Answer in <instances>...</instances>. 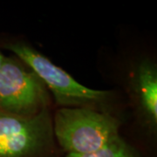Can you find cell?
<instances>
[{
	"instance_id": "cell-1",
	"label": "cell",
	"mask_w": 157,
	"mask_h": 157,
	"mask_svg": "<svg viewBox=\"0 0 157 157\" xmlns=\"http://www.w3.org/2000/svg\"><path fill=\"white\" fill-rule=\"evenodd\" d=\"M97 67L126 105L121 135L145 157L157 152V43L154 35L122 27L115 45L99 52Z\"/></svg>"
},
{
	"instance_id": "cell-2",
	"label": "cell",
	"mask_w": 157,
	"mask_h": 157,
	"mask_svg": "<svg viewBox=\"0 0 157 157\" xmlns=\"http://www.w3.org/2000/svg\"><path fill=\"white\" fill-rule=\"evenodd\" d=\"M0 50L18 57L33 70L49 90L55 109L69 107L95 110L118 118L123 126L126 105L117 90L94 89L80 84L21 34L0 33Z\"/></svg>"
},
{
	"instance_id": "cell-3",
	"label": "cell",
	"mask_w": 157,
	"mask_h": 157,
	"mask_svg": "<svg viewBox=\"0 0 157 157\" xmlns=\"http://www.w3.org/2000/svg\"><path fill=\"white\" fill-rule=\"evenodd\" d=\"M122 122L110 114L87 108H56L52 130L64 155L95 152L121 136Z\"/></svg>"
},
{
	"instance_id": "cell-4",
	"label": "cell",
	"mask_w": 157,
	"mask_h": 157,
	"mask_svg": "<svg viewBox=\"0 0 157 157\" xmlns=\"http://www.w3.org/2000/svg\"><path fill=\"white\" fill-rule=\"evenodd\" d=\"M0 110L22 118H33L55 110L49 90L33 70L13 54L0 67Z\"/></svg>"
},
{
	"instance_id": "cell-5",
	"label": "cell",
	"mask_w": 157,
	"mask_h": 157,
	"mask_svg": "<svg viewBox=\"0 0 157 157\" xmlns=\"http://www.w3.org/2000/svg\"><path fill=\"white\" fill-rule=\"evenodd\" d=\"M54 110L22 118L0 110V157H63L52 130Z\"/></svg>"
},
{
	"instance_id": "cell-6",
	"label": "cell",
	"mask_w": 157,
	"mask_h": 157,
	"mask_svg": "<svg viewBox=\"0 0 157 157\" xmlns=\"http://www.w3.org/2000/svg\"><path fill=\"white\" fill-rule=\"evenodd\" d=\"M63 157H145L138 148L123 136L112 141L108 145L93 153L76 155L66 154Z\"/></svg>"
},
{
	"instance_id": "cell-7",
	"label": "cell",
	"mask_w": 157,
	"mask_h": 157,
	"mask_svg": "<svg viewBox=\"0 0 157 157\" xmlns=\"http://www.w3.org/2000/svg\"><path fill=\"white\" fill-rule=\"evenodd\" d=\"M5 56H6V54L3 52V51L0 50V67H1V64H2V62H3V59H4Z\"/></svg>"
}]
</instances>
